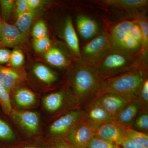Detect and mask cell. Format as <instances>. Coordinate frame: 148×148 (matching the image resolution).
Instances as JSON below:
<instances>
[{"label":"cell","instance_id":"6da1fadb","mask_svg":"<svg viewBox=\"0 0 148 148\" xmlns=\"http://www.w3.org/2000/svg\"><path fill=\"white\" fill-rule=\"evenodd\" d=\"M77 60L70 76V83L77 108H83L101 93L102 81L95 67L80 59Z\"/></svg>","mask_w":148,"mask_h":148},{"label":"cell","instance_id":"7a4b0ae2","mask_svg":"<svg viewBox=\"0 0 148 148\" xmlns=\"http://www.w3.org/2000/svg\"><path fill=\"white\" fill-rule=\"evenodd\" d=\"M147 77V67L140 65L103 80L101 92L116 93L130 102L137 98L140 88Z\"/></svg>","mask_w":148,"mask_h":148},{"label":"cell","instance_id":"3957f363","mask_svg":"<svg viewBox=\"0 0 148 148\" xmlns=\"http://www.w3.org/2000/svg\"><path fill=\"white\" fill-rule=\"evenodd\" d=\"M108 33L113 47L140 58L143 38L137 18L117 22L113 25Z\"/></svg>","mask_w":148,"mask_h":148},{"label":"cell","instance_id":"277c9868","mask_svg":"<svg viewBox=\"0 0 148 148\" xmlns=\"http://www.w3.org/2000/svg\"><path fill=\"white\" fill-rule=\"evenodd\" d=\"M140 65V57L112 47L95 68L103 81Z\"/></svg>","mask_w":148,"mask_h":148},{"label":"cell","instance_id":"5b68a950","mask_svg":"<svg viewBox=\"0 0 148 148\" xmlns=\"http://www.w3.org/2000/svg\"><path fill=\"white\" fill-rule=\"evenodd\" d=\"M113 47L108 32L103 31L80 48V58L95 67Z\"/></svg>","mask_w":148,"mask_h":148},{"label":"cell","instance_id":"8992f818","mask_svg":"<svg viewBox=\"0 0 148 148\" xmlns=\"http://www.w3.org/2000/svg\"><path fill=\"white\" fill-rule=\"evenodd\" d=\"M42 103L45 109L49 113L60 116L74 109L78 108L76 99L69 88L48 94L43 98Z\"/></svg>","mask_w":148,"mask_h":148},{"label":"cell","instance_id":"52a82bcc","mask_svg":"<svg viewBox=\"0 0 148 148\" xmlns=\"http://www.w3.org/2000/svg\"><path fill=\"white\" fill-rule=\"evenodd\" d=\"M82 108L74 109L59 116L51 124L49 132L56 139H64L76 125L82 119Z\"/></svg>","mask_w":148,"mask_h":148},{"label":"cell","instance_id":"ba28073f","mask_svg":"<svg viewBox=\"0 0 148 148\" xmlns=\"http://www.w3.org/2000/svg\"><path fill=\"white\" fill-rule=\"evenodd\" d=\"M82 108L84 110L83 120L95 132V130L102 125L115 121V119L111 116L95 99Z\"/></svg>","mask_w":148,"mask_h":148},{"label":"cell","instance_id":"9c48e42d","mask_svg":"<svg viewBox=\"0 0 148 148\" xmlns=\"http://www.w3.org/2000/svg\"><path fill=\"white\" fill-rule=\"evenodd\" d=\"M95 131L82 120L64 139L72 148H86Z\"/></svg>","mask_w":148,"mask_h":148},{"label":"cell","instance_id":"30bf717a","mask_svg":"<svg viewBox=\"0 0 148 148\" xmlns=\"http://www.w3.org/2000/svg\"><path fill=\"white\" fill-rule=\"evenodd\" d=\"M9 116L29 135H36L38 132L40 127V117L36 112L13 109Z\"/></svg>","mask_w":148,"mask_h":148},{"label":"cell","instance_id":"8fae6325","mask_svg":"<svg viewBox=\"0 0 148 148\" xmlns=\"http://www.w3.org/2000/svg\"><path fill=\"white\" fill-rule=\"evenodd\" d=\"M95 136L110 143L119 145L126 139L125 127L111 121L103 124L95 131Z\"/></svg>","mask_w":148,"mask_h":148},{"label":"cell","instance_id":"7c38bea8","mask_svg":"<svg viewBox=\"0 0 148 148\" xmlns=\"http://www.w3.org/2000/svg\"><path fill=\"white\" fill-rule=\"evenodd\" d=\"M95 99L114 119L129 102L120 95L111 92H101Z\"/></svg>","mask_w":148,"mask_h":148},{"label":"cell","instance_id":"4fadbf2b","mask_svg":"<svg viewBox=\"0 0 148 148\" xmlns=\"http://www.w3.org/2000/svg\"><path fill=\"white\" fill-rule=\"evenodd\" d=\"M96 3L120 11L138 14L146 12L148 5L147 0H104L97 1Z\"/></svg>","mask_w":148,"mask_h":148},{"label":"cell","instance_id":"5bb4252c","mask_svg":"<svg viewBox=\"0 0 148 148\" xmlns=\"http://www.w3.org/2000/svg\"><path fill=\"white\" fill-rule=\"evenodd\" d=\"M76 25L83 40L89 41L100 34V26L95 19L84 14L79 13L76 18Z\"/></svg>","mask_w":148,"mask_h":148},{"label":"cell","instance_id":"9a60e30c","mask_svg":"<svg viewBox=\"0 0 148 148\" xmlns=\"http://www.w3.org/2000/svg\"><path fill=\"white\" fill-rule=\"evenodd\" d=\"M62 32V36L67 46L76 59H79L80 47L79 40L71 16H68L65 18Z\"/></svg>","mask_w":148,"mask_h":148},{"label":"cell","instance_id":"2e32d148","mask_svg":"<svg viewBox=\"0 0 148 148\" xmlns=\"http://www.w3.org/2000/svg\"><path fill=\"white\" fill-rule=\"evenodd\" d=\"M143 108L137 98L127 103L115 118V121L125 128H131L135 119Z\"/></svg>","mask_w":148,"mask_h":148},{"label":"cell","instance_id":"e0dca14e","mask_svg":"<svg viewBox=\"0 0 148 148\" xmlns=\"http://www.w3.org/2000/svg\"><path fill=\"white\" fill-rule=\"evenodd\" d=\"M26 38L15 25L3 21L0 48L12 47L18 45L24 42Z\"/></svg>","mask_w":148,"mask_h":148},{"label":"cell","instance_id":"ac0fdd59","mask_svg":"<svg viewBox=\"0 0 148 148\" xmlns=\"http://www.w3.org/2000/svg\"><path fill=\"white\" fill-rule=\"evenodd\" d=\"M24 78L22 74L15 69L0 65V81L10 94Z\"/></svg>","mask_w":148,"mask_h":148},{"label":"cell","instance_id":"d6986e66","mask_svg":"<svg viewBox=\"0 0 148 148\" xmlns=\"http://www.w3.org/2000/svg\"><path fill=\"white\" fill-rule=\"evenodd\" d=\"M68 54L61 48L51 47L45 52V58L51 66L58 69H64L69 66L71 62Z\"/></svg>","mask_w":148,"mask_h":148},{"label":"cell","instance_id":"ffe728a7","mask_svg":"<svg viewBox=\"0 0 148 148\" xmlns=\"http://www.w3.org/2000/svg\"><path fill=\"white\" fill-rule=\"evenodd\" d=\"M14 102L18 107L23 108H30L36 103V97L32 90L25 88H19L13 94Z\"/></svg>","mask_w":148,"mask_h":148},{"label":"cell","instance_id":"44dd1931","mask_svg":"<svg viewBox=\"0 0 148 148\" xmlns=\"http://www.w3.org/2000/svg\"><path fill=\"white\" fill-rule=\"evenodd\" d=\"M33 71L38 79L47 84H52L58 79V75L43 64H36L33 68Z\"/></svg>","mask_w":148,"mask_h":148},{"label":"cell","instance_id":"7402d4cb","mask_svg":"<svg viewBox=\"0 0 148 148\" xmlns=\"http://www.w3.org/2000/svg\"><path fill=\"white\" fill-rule=\"evenodd\" d=\"M38 12V10H29L16 18V26L26 38L28 34L32 22Z\"/></svg>","mask_w":148,"mask_h":148},{"label":"cell","instance_id":"603a6c76","mask_svg":"<svg viewBox=\"0 0 148 148\" xmlns=\"http://www.w3.org/2000/svg\"><path fill=\"white\" fill-rule=\"evenodd\" d=\"M125 137L144 148H148V134L131 128H125Z\"/></svg>","mask_w":148,"mask_h":148},{"label":"cell","instance_id":"cb8c5ba5","mask_svg":"<svg viewBox=\"0 0 148 148\" xmlns=\"http://www.w3.org/2000/svg\"><path fill=\"white\" fill-rule=\"evenodd\" d=\"M131 128L148 134V110L143 108L138 114Z\"/></svg>","mask_w":148,"mask_h":148},{"label":"cell","instance_id":"d4e9b609","mask_svg":"<svg viewBox=\"0 0 148 148\" xmlns=\"http://www.w3.org/2000/svg\"><path fill=\"white\" fill-rule=\"evenodd\" d=\"M15 138L13 130L0 114V143L10 142Z\"/></svg>","mask_w":148,"mask_h":148},{"label":"cell","instance_id":"484cf974","mask_svg":"<svg viewBox=\"0 0 148 148\" xmlns=\"http://www.w3.org/2000/svg\"><path fill=\"white\" fill-rule=\"evenodd\" d=\"M0 106L3 112L9 115L13 110L10 94L0 81Z\"/></svg>","mask_w":148,"mask_h":148},{"label":"cell","instance_id":"4316f807","mask_svg":"<svg viewBox=\"0 0 148 148\" xmlns=\"http://www.w3.org/2000/svg\"><path fill=\"white\" fill-rule=\"evenodd\" d=\"M14 2L15 1L13 0L0 1V6L3 21L8 22L13 12Z\"/></svg>","mask_w":148,"mask_h":148},{"label":"cell","instance_id":"83f0119b","mask_svg":"<svg viewBox=\"0 0 148 148\" xmlns=\"http://www.w3.org/2000/svg\"><path fill=\"white\" fill-rule=\"evenodd\" d=\"M34 47L38 53L46 52L51 47V41L48 36L41 38L34 39Z\"/></svg>","mask_w":148,"mask_h":148},{"label":"cell","instance_id":"f1b7e54d","mask_svg":"<svg viewBox=\"0 0 148 148\" xmlns=\"http://www.w3.org/2000/svg\"><path fill=\"white\" fill-rule=\"evenodd\" d=\"M86 148H121L116 144H113L94 136L90 140Z\"/></svg>","mask_w":148,"mask_h":148},{"label":"cell","instance_id":"f546056e","mask_svg":"<svg viewBox=\"0 0 148 148\" xmlns=\"http://www.w3.org/2000/svg\"><path fill=\"white\" fill-rule=\"evenodd\" d=\"M137 99L143 108L148 110V79L147 78L143 82L139 90Z\"/></svg>","mask_w":148,"mask_h":148},{"label":"cell","instance_id":"4dcf8cb0","mask_svg":"<svg viewBox=\"0 0 148 148\" xmlns=\"http://www.w3.org/2000/svg\"><path fill=\"white\" fill-rule=\"evenodd\" d=\"M11 66L14 68H18L23 65L24 56L23 52L19 49H15L11 52L9 61Z\"/></svg>","mask_w":148,"mask_h":148},{"label":"cell","instance_id":"1f68e13d","mask_svg":"<svg viewBox=\"0 0 148 148\" xmlns=\"http://www.w3.org/2000/svg\"><path fill=\"white\" fill-rule=\"evenodd\" d=\"M34 39L41 38L47 36V29L44 21H39L35 24L32 32Z\"/></svg>","mask_w":148,"mask_h":148},{"label":"cell","instance_id":"d6a6232c","mask_svg":"<svg viewBox=\"0 0 148 148\" xmlns=\"http://www.w3.org/2000/svg\"><path fill=\"white\" fill-rule=\"evenodd\" d=\"M15 5V16L16 18L29 10L27 0L16 1Z\"/></svg>","mask_w":148,"mask_h":148},{"label":"cell","instance_id":"836d02e7","mask_svg":"<svg viewBox=\"0 0 148 148\" xmlns=\"http://www.w3.org/2000/svg\"><path fill=\"white\" fill-rule=\"evenodd\" d=\"M11 51L5 48H0V64H4L10 61Z\"/></svg>","mask_w":148,"mask_h":148},{"label":"cell","instance_id":"e575fe53","mask_svg":"<svg viewBox=\"0 0 148 148\" xmlns=\"http://www.w3.org/2000/svg\"><path fill=\"white\" fill-rule=\"evenodd\" d=\"M120 146L121 148H144L139 144L126 138L122 142Z\"/></svg>","mask_w":148,"mask_h":148},{"label":"cell","instance_id":"d590c367","mask_svg":"<svg viewBox=\"0 0 148 148\" xmlns=\"http://www.w3.org/2000/svg\"><path fill=\"white\" fill-rule=\"evenodd\" d=\"M52 148H72L64 139H55Z\"/></svg>","mask_w":148,"mask_h":148},{"label":"cell","instance_id":"8d00e7d4","mask_svg":"<svg viewBox=\"0 0 148 148\" xmlns=\"http://www.w3.org/2000/svg\"><path fill=\"white\" fill-rule=\"evenodd\" d=\"M42 3V1L40 0H27L28 9L30 10H37Z\"/></svg>","mask_w":148,"mask_h":148},{"label":"cell","instance_id":"74e56055","mask_svg":"<svg viewBox=\"0 0 148 148\" xmlns=\"http://www.w3.org/2000/svg\"><path fill=\"white\" fill-rule=\"evenodd\" d=\"M3 21L2 18L0 16V40L2 32Z\"/></svg>","mask_w":148,"mask_h":148},{"label":"cell","instance_id":"f35d334b","mask_svg":"<svg viewBox=\"0 0 148 148\" xmlns=\"http://www.w3.org/2000/svg\"><path fill=\"white\" fill-rule=\"evenodd\" d=\"M24 148H37L35 147H24Z\"/></svg>","mask_w":148,"mask_h":148},{"label":"cell","instance_id":"ab89813d","mask_svg":"<svg viewBox=\"0 0 148 148\" xmlns=\"http://www.w3.org/2000/svg\"><path fill=\"white\" fill-rule=\"evenodd\" d=\"M0 11H1V6H0Z\"/></svg>","mask_w":148,"mask_h":148}]
</instances>
